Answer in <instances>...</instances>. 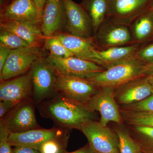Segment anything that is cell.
Wrapping results in <instances>:
<instances>
[{
	"label": "cell",
	"instance_id": "cell-1",
	"mask_svg": "<svg viewBox=\"0 0 153 153\" xmlns=\"http://www.w3.org/2000/svg\"><path fill=\"white\" fill-rule=\"evenodd\" d=\"M43 117L52 120L58 127L80 130L83 123L94 120L95 111L87 106L73 101L56 91L37 105Z\"/></svg>",
	"mask_w": 153,
	"mask_h": 153
},
{
	"label": "cell",
	"instance_id": "cell-2",
	"mask_svg": "<svg viewBox=\"0 0 153 153\" xmlns=\"http://www.w3.org/2000/svg\"><path fill=\"white\" fill-rule=\"evenodd\" d=\"M145 65L136 57H133L92 74L86 79L100 88L115 89L143 76V72Z\"/></svg>",
	"mask_w": 153,
	"mask_h": 153
},
{
	"label": "cell",
	"instance_id": "cell-3",
	"mask_svg": "<svg viewBox=\"0 0 153 153\" xmlns=\"http://www.w3.org/2000/svg\"><path fill=\"white\" fill-rule=\"evenodd\" d=\"M30 71L33 88L32 99L37 105L56 92L58 73L47 58L42 57L33 63Z\"/></svg>",
	"mask_w": 153,
	"mask_h": 153
},
{
	"label": "cell",
	"instance_id": "cell-4",
	"mask_svg": "<svg viewBox=\"0 0 153 153\" xmlns=\"http://www.w3.org/2000/svg\"><path fill=\"white\" fill-rule=\"evenodd\" d=\"M80 131L94 152L120 153L118 136L114 130L102 125L99 122L89 120L82 124Z\"/></svg>",
	"mask_w": 153,
	"mask_h": 153
},
{
	"label": "cell",
	"instance_id": "cell-5",
	"mask_svg": "<svg viewBox=\"0 0 153 153\" xmlns=\"http://www.w3.org/2000/svg\"><path fill=\"white\" fill-rule=\"evenodd\" d=\"M100 88L86 78L58 74L56 91L79 104L86 106Z\"/></svg>",
	"mask_w": 153,
	"mask_h": 153
},
{
	"label": "cell",
	"instance_id": "cell-6",
	"mask_svg": "<svg viewBox=\"0 0 153 153\" xmlns=\"http://www.w3.org/2000/svg\"><path fill=\"white\" fill-rule=\"evenodd\" d=\"M41 57L40 47L30 46L11 50L2 71L0 80H8L30 71L33 63Z\"/></svg>",
	"mask_w": 153,
	"mask_h": 153
},
{
	"label": "cell",
	"instance_id": "cell-7",
	"mask_svg": "<svg viewBox=\"0 0 153 153\" xmlns=\"http://www.w3.org/2000/svg\"><path fill=\"white\" fill-rule=\"evenodd\" d=\"M35 105L32 98L20 102L0 121L11 132L18 133L41 128L35 116Z\"/></svg>",
	"mask_w": 153,
	"mask_h": 153
},
{
	"label": "cell",
	"instance_id": "cell-8",
	"mask_svg": "<svg viewBox=\"0 0 153 153\" xmlns=\"http://www.w3.org/2000/svg\"><path fill=\"white\" fill-rule=\"evenodd\" d=\"M114 90L112 88H100L98 93L86 105L92 111L99 112V123L104 126L110 122L119 125L123 123L120 106L115 98Z\"/></svg>",
	"mask_w": 153,
	"mask_h": 153
},
{
	"label": "cell",
	"instance_id": "cell-9",
	"mask_svg": "<svg viewBox=\"0 0 153 153\" xmlns=\"http://www.w3.org/2000/svg\"><path fill=\"white\" fill-rule=\"evenodd\" d=\"M46 58L62 76L86 78L105 69L94 62L75 56L57 58L49 55Z\"/></svg>",
	"mask_w": 153,
	"mask_h": 153
},
{
	"label": "cell",
	"instance_id": "cell-10",
	"mask_svg": "<svg viewBox=\"0 0 153 153\" xmlns=\"http://www.w3.org/2000/svg\"><path fill=\"white\" fill-rule=\"evenodd\" d=\"M63 1L67 33L82 38L91 37L93 30L91 20L81 4H76L72 0H63Z\"/></svg>",
	"mask_w": 153,
	"mask_h": 153
},
{
	"label": "cell",
	"instance_id": "cell-11",
	"mask_svg": "<svg viewBox=\"0 0 153 153\" xmlns=\"http://www.w3.org/2000/svg\"><path fill=\"white\" fill-rule=\"evenodd\" d=\"M69 134L68 130L59 127L39 128L22 133L11 132L8 142L11 146H24L38 149L45 142Z\"/></svg>",
	"mask_w": 153,
	"mask_h": 153
},
{
	"label": "cell",
	"instance_id": "cell-12",
	"mask_svg": "<svg viewBox=\"0 0 153 153\" xmlns=\"http://www.w3.org/2000/svg\"><path fill=\"white\" fill-rule=\"evenodd\" d=\"M66 16L63 0H47L41 16V27L46 37L59 33L66 27Z\"/></svg>",
	"mask_w": 153,
	"mask_h": 153
},
{
	"label": "cell",
	"instance_id": "cell-13",
	"mask_svg": "<svg viewBox=\"0 0 153 153\" xmlns=\"http://www.w3.org/2000/svg\"><path fill=\"white\" fill-rule=\"evenodd\" d=\"M153 94L147 76H143L115 88V98L120 106H126L144 100Z\"/></svg>",
	"mask_w": 153,
	"mask_h": 153
},
{
	"label": "cell",
	"instance_id": "cell-14",
	"mask_svg": "<svg viewBox=\"0 0 153 153\" xmlns=\"http://www.w3.org/2000/svg\"><path fill=\"white\" fill-rule=\"evenodd\" d=\"M33 93V84L30 70L21 76L1 81V101L20 102L32 98Z\"/></svg>",
	"mask_w": 153,
	"mask_h": 153
},
{
	"label": "cell",
	"instance_id": "cell-15",
	"mask_svg": "<svg viewBox=\"0 0 153 153\" xmlns=\"http://www.w3.org/2000/svg\"><path fill=\"white\" fill-rule=\"evenodd\" d=\"M1 22H30L41 25L33 0H12L1 7Z\"/></svg>",
	"mask_w": 153,
	"mask_h": 153
},
{
	"label": "cell",
	"instance_id": "cell-16",
	"mask_svg": "<svg viewBox=\"0 0 153 153\" xmlns=\"http://www.w3.org/2000/svg\"><path fill=\"white\" fill-rule=\"evenodd\" d=\"M75 57L89 60L100 65V60L97 54L94 37L85 38L61 33L55 35ZM101 66V65H100Z\"/></svg>",
	"mask_w": 153,
	"mask_h": 153
},
{
	"label": "cell",
	"instance_id": "cell-17",
	"mask_svg": "<svg viewBox=\"0 0 153 153\" xmlns=\"http://www.w3.org/2000/svg\"><path fill=\"white\" fill-rule=\"evenodd\" d=\"M0 28L14 33L33 47H41L47 38L42 33L41 25L32 22H1Z\"/></svg>",
	"mask_w": 153,
	"mask_h": 153
},
{
	"label": "cell",
	"instance_id": "cell-18",
	"mask_svg": "<svg viewBox=\"0 0 153 153\" xmlns=\"http://www.w3.org/2000/svg\"><path fill=\"white\" fill-rule=\"evenodd\" d=\"M152 0H111L109 17L118 22L135 19L147 10Z\"/></svg>",
	"mask_w": 153,
	"mask_h": 153
},
{
	"label": "cell",
	"instance_id": "cell-19",
	"mask_svg": "<svg viewBox=\"0 0 153 153\" xmlns=\"http://www.w3.org/2000/svg\"><path fill=\"white\" fill-rule=\"evenodd\" d=\"M94 39L101 47L109 48L129 43L131 41V36L128 28L125 26L116 25L108 27L105 30H100Z\"/></svg>",
	"mask_w": 153,
	"mask_h": 153
},
{
	"label": "cell",
	"instance_id": "cell-20",
	"mask_svg": "<svg viewBox=\"0 0 153 153\" xmlns=\"http://www.w3.org/2000/svg\"><path fill=\"white\" fill-rule=\"evenodd\" d=\"M138 47L135 45L127 47H116L105 50H97L100 65L106 68L115 64L123 62L136 56Z\"/></svg>",
	"mask_w": 153,
	"mask_h": 153
},
{
	"label": "cell",
	"instance_id": "cell-21",
	"mask_svg": "<svg viewBox=\"0 0 153 153\" xmlns=\"http://www.w3.org/2000/svg\"><path fill=\"white\" fill-rule=\"evenodd\" d=\"M111 0H82L81 5L90 17L93 33H97L102 23L109 17Z\"/></svg>",
	"mask_w": 153,
	"mask_h": 153
},
{
	"label": "cell",
	"instance_id": "cell-22",
	"mask_svg": "<svg viewBox=\"0 0 153 153\" xmlns=\"http://www.w3.org/2000/svg\"><path fill=\"white\" fill-rule=\"evenodd\" d=\"M128 126L132 137L140 146L143 153H153V128L142 126Z\"/></svg>",
	"mask_w": 153,
	"mask_h": 153
},
{
	"label": "cell",
	"instance_id": "cell-23",
	"mask_svg": "<svg viewBox=\"0 0 153 153\" xmlns=\"http://www.w3.org/2000/svg\"><path fill=\"white\" fill-rule=\"evenodd\" d=\"M133 27L134 37L138 41H143L153 33V17L150 8L136 18Z\"/></svg>",
	"mask_w": 153,
	"mask_h": 153
},
{
	"label": "cell",
	"instance_id": "cell-24",
	"mask_svg": "<svg viewBox=\"0 0 153 153\" xmlns=\"http://www.w3.org/2000/svg\"><path fill=\"white\" fill-rule=\"evenodd\" d=\"M120 108L123 123L128 126H142L153 128V112L135 111Z\"/></svg>",
	"mask_w": 153,
	"mask_h": 153
},
{
	"label": "cell",
	"instance_id": "cell-25",
	"mask_svg": "<svg viewBox=\"0 0 153 153\" xmlns=\"http://www.w3.org/2000/svg\"><path fill=\"white\" fill-rule=\"evenodd\" d=\"M114 130L119 138L120 153H143L139 145L132 137L128 129L117 124Z\"/></svg>",
	"mask_w": 153,
	"mask_h": 153
},
{
	"label": "cell",
	"instance_id": "cell-26",
	"mask_svg": "<svg viewBox=\"0 0 153 153\" xmlns=\"http://www.w3.org/2000/svg\"><path fill=\"white\" fill-rule=\"evenodd\" d=\"M44 47L49 51V55L55 58H65L74 56L62 42L55 36L47 37Z\"/></svg>",
	"mask_w": 153,
	"mask_h": 153
},
{
	"label": "cell",
	"instance_id": "cell-27",
	"mask_svg": "<svg viewBox=\"0 0 153 153\" xmlns=\"http://www.w3.org/2000/svg\"><path fill=\"white\" fill-rule=\"evenodd\" d=\"M69 134L52 139L40 146L38 150L41 153H64L66 152Z\"/></svg>",
	"mask_w": 153,
	"mask_h": 153
},
{
	"label": "cell",
	"instance_id": "cell-28",
	"mask_svg": "<svg viewBox=\"0 0 153 153\" xmlns=\"http://www.w3.org/2000/svg\"><path fill=\"white\" fill-rule=\"evenodd\" d=\"M0 44L11 50L30 46L27 42L14 33L3 30H1L0 32Z\"/></svg>",
	"mask_w": 153,
	"mask_h": 153
},
{
	"label": "cell",
	"instance_id": "cell-29",
	"mask_svg": "<svg viewBox=\"0 0 153 153\" xmlns=\"http://www.w3.org/2000/svg\"><path fill=\"white\" fill-rule=\"evenodd\" d=\"M123 109L135 111L153 112V94L144 100L126 106H120Z\"/></svg>",
	"mask_w": 153,
	"mask_h": 153
},
{
	"label": "cell",
	"instance_id": "cell-30",
	"mask_svg": "<svg viewBox=\"0 0 153 153\" xmlns=\"http://www.w3.org/2000/svg\"><path fill=\"white\" fill-rule=\"evenodd\" d=\"M11 132L0 121V153H13L11 146L8 142Z\"/></svg>",
	"mask_w": 153,
	"mask_h": 153
},
{
	"label": "cell",
	"instance_id": "cell-31",
	"mask_svg": "<svg viewBox=\"0 0 153 153\" xmlns=\"http://www.w3.org/2000/svg\"><path fill=\"white\" fill-rule=\"evenodd\" d=\"M135 57L145 65L153 63V43L138 50Z\"/></svg>",
	"mask_w": 153,
	"mask_h": 153
},
{
	"label": "cell",
	"instance_id": "cell-32",
	"mask_svg": "<svg viewBox=\"0 0 153 153\" xmlns=\"http://www.w3.org/2000/svg\"><path fill=\"white\" fill-rule=\"evenodd\" d=\"M19 102L11 101L0 102V119H1L7 113Z\"/></svg>",
	"mask_w": 153,
	"mask_h": 153
},
{
	"label": "cell",
	"instance_id": "cell-33",
	"mask_svg": "<svg viewBox=\"0 0 153 153\" xmlns=\"http://www.w3.org/2000/svg\"><path fill=\"white\" fill-rule=\"evenodd\" d=\"M11 50L0 44V72L2 70Z\"/></svg>",
	"mask_w": 153,
	"mask_h": 153
},
{
	"label": "cell",
	"instance_id": "cell-34",
	"mask_svg": "<svg viewBox=\"0 0 153 153\" xmlns=\"http://www.w3.org/2000/svg\"><path fill=\"white\" fill-rule=\"evenodd\" d=\"M13 153H41L34 148L24 146H15L12 149Z\"/></svg>",
	"mask_w": 153,
	"mask_h": 153
},
{
	"label": "cell",
	"instance_id": "cell-35",
	"mask_svg": "<svg viewBox=\"0 0 153 153\" xmlns=\"http://www.w3.org/2000/svg\"><path fill=\"white\" fill-rule=\"evenodd\" d=\"M46 1L47 0H33L34 4L36 5L37 10H38V15H39V18H40V20H41V22L42 11H43V9H44Z\"/></svg>",
	"mask_w": 153,
	"mask_h": 153
},
{
	"label": "cell",
	"instance_id": "cell-36",
	"mask_svg": "<svg viewBox=\"0 0 153 153\" xmlns=\"http://www.w3.org/2000/svg\"><path fill=\"white\" fill-rule=\"evenodd\" d=\"M64 153H94V152L88 144L85 146L74 152H66Z\"/></svg>",
	"mask_w": 153,
	"mask_h": 153
},
{
	"label": "cell",
	"instance_id": "cell-37",
	"mask_svg": "<svg viewBox=\"0 0 153 153\" xmlns=\"http://www.w3.org/2000/svg\"><path fill=\"white\" fill-rule=\"evenodd\" d=\"M152 73H153V63L145 65L143 72V76H148Z\"/></svg>",
	"mask_w": 153,
	"mask_h": 153
},
{
	"label": "cell",
	"instance_id": "cell-38",
	"mask_svg": "<svg viewBox=\"0 0 153 153\" xmlns=\"http://www.w3.org/2000/svg\"><path fill=\"white\" fill-rule=\"evenodd\" d=\"M146 76H147L148 82L153 89V73Z\"/></svg>",
	"mask_w": 153,
	"mask_h": 153
},
{
	"label": "cell",
	"instance_id": "cell-39",
	"mask_svg": "<svg viewBox=\"0 0 153 153\" xmlns=\"http://www.w3.org/2000/svg\"><path fill=\"white\" fill-rule=\"evenodd\" d=\"M150 8L151 10L152 11V13L153 17V0H152V1H151Z\"/></svg>",
	"mask_w": 153,
	"mask_h": 153
},
{
	"label": "cell",
	"instance_id": "cell-40",
	"mask_svg": "<svg viewBox=\"0 0 153 153\" xmlns=\"http://www.w3.org/2000/svg\"></svg>",
	"mask_w": 153,
	"mask_h": 153
},
{
	"label": "cell",
	"instance_id": "cell-41",
	"mask_svg": "<svg viewBox=\"0 0 153 153\" xmlns=\"http://www.w3.org/2000/svg\"><path fill=\"white\" fill-rule=\"evenodd\" d=\"M94 153H95L94 152Z\"/></svg>",
	"mask_w": 153,
	"mask_h": 153
},
{
	"label": "cell",
	"instance_id": "cell-42",
	"mask_svg": "<svg viewBox=\"0 0 153 153\" xmlns=\"http://www.w3.org/2000/svg\"></svg>",
	"mask_w": 153,
	"mask_h": 153
}]
</instances>
